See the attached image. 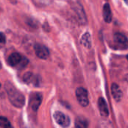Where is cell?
Masks as SVG:
<instances>
[{
  "instance_id": "cell-13",
  "label": "cell",
  "mask_w": 128,
  "mask_h": 128,
  "mask_svg": "<svg viewBox=\"0 0 128 128\" xmlns=\"http://www.w3.org/2000/svg\"><path fill=\"white\" fill-rule=\"evenodd\" d=\"M114 39L116 42L122 45H124L128 42V38L124 34L119 32H117L114 34Z\"/></svg>"
},
{
  "instance_id": "cell-8",
  "label": "cell",
  "mask_w": 128,
  "mask_h": 128,
  "mask_svg": "<svg viewBox=\"0 0 128 128\" xmlns=\"http://www.w3.org/2000/svg\"><path fill=\"white\" fill-rule=\"evenodd\" d=\"M42 102V95L40 93H36L32 95L30 100V106L33 111H37Z\"/></svg>"
},
{
  "instance_id": "cell-6",
  "label": "cell",
  "mask_w": 128,
  "mask_h": 128,
  "mask_svg": "<svg viewBox=\"0 0 128 128\" xmlns=\"http://www.w3.org/2000/svg\"><path fill=\"white\" fill-rule=\"evenodd\" d=\"M34 52L36 56L41 59H46L50 56V51L47 47L40 44H36L34 45Z\"/></svg>"
},
{
  "instance_id": "cell-17",
  "label": "cell",
  "mask_w": 128,
  "mask_h": 128,
  "mask_svg": "<svg viewBox=\"0 0 128 128\" xmlns=\"http://www.w3.org/2000/svg\"><path fill=\"white\" fill-rule=\"evenodd\" d=\"M5 41H6L5 35L2 32H0V44H4Z\"/></svg>"
},
{
  "instance_id": "cell-3",
  "label": "cell",
  "mask_w": 128,
  "mask_h": 128,
  "mask_svg": "<svg viewBox=\"0 0 128 128\" xmlns=\"http://www.w3.org/2000/svg\"><path fill=\"white\" fill-rule=\"evenodd\" d=\"M71 4H72V8L74 9L76 15L78 22L81 25H86L87 23V17H86V13L84 11L83 7L82 6L81 3L78 1L74 0L72 2Z\"/></svg>"
},
{
  "instance_id": "cell-12",
  "label": "cell",
  "mask_w": 128,
  "mask_h": 128,
  "mask_svg": "<svg viewBox=\"0 0 128 128\" xmlns=\"http://www.w3.org/2000/svg\"><path fill=\"white\" fill-rule=\"evenodd\" d=\"M81 44L85 46L86 48H91L92 46V39H91V34L88 32H86L81 38L80 40Z\"/></svg>"
},
{
  "instance_id": "cell-11",
  "label": "cell",
  "mask_w": 128,
  "mask_h": 128,
  "mask_svg": "<svg viewBox=\"0 0 128 128\" xmlns=\"http://www.w3.org/2000/svg\"><path fill=\"white\" fill-rule=\"evenodd\" d=\"M103 16H104V19L105 22H106L108 23L111 22V21L112 20V14L111 8H110V4L108 3H106V4H105L104 5Z\"/></svg>"
},
{
  "instance_id": "cell-5",
  "label": "cell",
  "mask_w": 128,
  "mask_h": 128,
  "mask_svg": "<svg viewBox=\"0 0 128 128\" xmlns=\"http://www.w3.org/2000/svg\"><path fill=\"white\" fill-rule=\"evenodd\" d=\"M53 118L55 121L56 122V123L62 128H68L70 124V118L62 112H59V111L56 112L53 114Z\"/></svg>"
},
{
  "instance_id": "cell-14",
  "label": "cell",
  "mask_w": 128,
  "mask_h": 128,
  "mask_svg": "<svg viewBox=\"0 0 128 128\" xmlns=\"http://www.w3.org/2000/svg\"><path fill=\"white\" fill-rule=\"evenodd\" d=\"M75 126L77 128H86L88 127V122L83 117H78L76 119Z\"/></svg>"
},
{
  "instance_id": "cell-10",
  "label": "cell",
  "mask_w": 128,
  "mask_h": 128,
  "mask_svg": "<svg viewBox=\"0 0 128 128\" xmlns=\"http://www.w3.org/2000/svg\"><path fill=\"white\" fill-rule=\"evenodd\" d=\"M111 91H112V94L114 99L116 101H120L122 98L123 93H122L120 87L118 86V85H117L116 83H113L111 86Z\"/></svg>"
},
{
  "instance_id": "cell-7",
  "label": "cell",
  "mask_w": 128,
  "mask_h": 128,
  "mask_svg": "<svg viewBox=\"0 0 128 128\" xmlns=\"http://www.w3.org/2000/svg\"><path fill=\"white\" fill-rule=\"evenodd\" d=\"M23 81L27 84H32L34 86H38L40 82L39 76L34 75L32 73H26L23 76Z\"/></svg>"
},
{
  "instance_id": "cell-16",
  "label": "cell",
  "mask_w": 128,
  "mask_h": 128,
  "mask_svg": "<svg viewBox=\"0 0 128 128\" xmlns=\"http://www.w3.org/2000/svg\"><path fill=\"white\" fill-rule=\"evenodd\" d=\"M34 3L39 6H46L51 3L52 0H33Z\"/></svg>"
},
{
  "instance_id": "cell-2",
  "label": "cell",
  "mask_w": 128,
  "mask_h": 128,
  "mask_svg": "<svg viewBox=\"0 0 128 128\" xmlns=\"http://www.w3.org/2000/svg\"><path fill=\"white\" fill-rule=\"evenodd\" d=\"M8 64L15 68H22L28 64V60L18 52H13L8 58Z\"/></svg>"
},
{
  "instance_id": "cell-4",
  "label": "cell",
  "mask_w": 128,
  "mask_h": 128,
  "mask_svg": "<svg viewBox=\"0 0 128 128\" xmlns=\"http://www.w3.org/2000/svg\"><path fill=\"white\" fill-rule=\"evenodd\" d=\"M76 99L79 102V104L82 106H87L89 104L88 96V92L86 88L82 87H79L76 90Z\"/></svg>"
},
{
  "instance_id": "cell-18",
  "label": "cell",
  "mask_w": 128,
  "mask_h": 128,
  "mask_svg": "<svg viewBox=\"0 0 128 128\" xmlns=\"http://www.w3.org/2000/svg\"><path fill=\"white\" fill-rule=\"evenodd\" d=\"M127 59H128V56H127Z\"/></svg>"
},
{
  "instance_id": "cell-15",
  "label": "cell",
  "mask_w": 128,
  "mask_h": 128,
  "mask_svg": "<svg viewBox=\"0 0 128 128\" xmlns=\"http://www.w3.org/2000/svg\"><path fill=\"white\" fill-rule=\"evenodd\" d=\"M0 127L4 128H11L12 125L10 123V122L8 120V118L3 116H0Z\"/></svg>"
},
{
  "instance_id": "cell-9",
  "label": "cell",
  "mask_w": 128,
  "mask_h": 128,
  "mask_svg": "<svg viewBox=\"0 0 128 128\" xmlns=\"http://www.w3.org/2000/svg\"><path fill=\"white\" fill-rule=\"evenodd\" d=\"M98 108H99L100 113L101 116L107 118L109 116V108H108L107 104H106V100H104V98H100L98 99Z\"/></svg>"
},
{
  "instance_id": "cell-1",
  "label": "cell",
  "mask_w": 128,
  "mask_h": 128,
  "mask_svg": "<svg viewBox=\"0 0 128 128\" xmlns=\"http://www.w3.org/2000/svg\"><path fill=\"white\" fill-rule=\"evenodd\" d=\"M5 90L8 94V99L11 104L17 108H21L25 104V98L23 94L18 91L11 83L5 84Z\"/></svg>"
},
{
  "instance_id": "cell-19",
  "label": "cell",
  "mask_w": 128,
  "mask_h": 128,
  "mask_svg": "<svg viewBox=\"0 0 128 128\" xmlns=\"http://www.w3.org/2000/svg\"><path fill=\"white\" fill-rule=\"evenodd\" d=\"M0 88H1V84H0Z\"/></svg>"
}]
</instances>
